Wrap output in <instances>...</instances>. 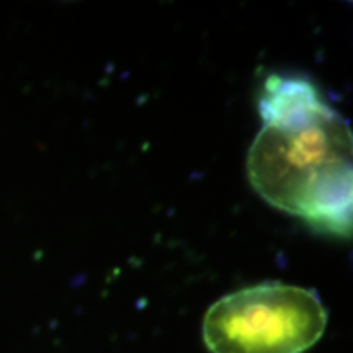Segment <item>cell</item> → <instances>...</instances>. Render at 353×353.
I'll list each match as a JSON object with an SVG mask.
<instances>
[{
	"label": "cell",
	"mask_w": 353,
	"mask_h": 353,
	"mask_svg": "<svg viewBox=\"0 0 353 353\" xmlns=\"http://www.w3.org/2000/svg\"><path fill=\"white\" fill-rule=\"evenodd\" d=\"M262 130L247 154L255 192L276 210L335 236L352 232L353 136L307 79L273 74L259 100Z\"/></svg>",
	"instance_id": "6da1fadb"
},
{
	"label": "cell",
	"mask_w": 353,
	"mask_h": 353,
	"mask_svg": "<svg viewBox=\"0 0 353 353\" xmlns=\"http://www.w3.org/2000/svg\"><path fill=\"white\" fill-rule=\"evenodd\" d=\"M327 319L314 290L265 281L218 299L203 319V341L211 353H304Z\"/></svg>",
	"instance_id": "7a4b0ae2"
}]
</instances>
